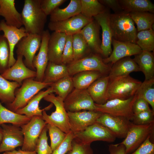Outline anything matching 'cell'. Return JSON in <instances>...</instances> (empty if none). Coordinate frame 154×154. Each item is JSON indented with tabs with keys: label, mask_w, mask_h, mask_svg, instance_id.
<instances>
[{
	"label": "cell",
	"mask_w": 154,
	"mask_h": 154,
	"mask_svg": "<svg viewBox=\"0 0 154 154\" xmlns=\"http://www.w3.org/2000/svg\"><path fill=\"white\" fill-rule=\"evenodd\" d=\"M91 145L83 143L73 139L72 142V149L67 154H94Z\"/></svg>",
	"instance_id": "cell-45"
},
{
	"label": "cell",
	"mask_w": 154,
	"mask_h": 154,
	"mask_svg": "<svg viewBox=\"0 0 154 154\" xmlns=\"http://www.w3.org/2000/svg\"><path fill=\"white\" fill-rule=\"evenodd\" d=\"M81 12L88 18L94 17L103 12L106 7L97 0H80Z\"/></svg>",
	"instance_id": "cell-39"
},
{
	"label": "cell",
	"mask_w": 154,
	"mask_h": 154,
	"mask_svg": "<svg viewBox=\"0 0 154 154\" xmlns=\"http://www.w3.org/2000/svg\"><path fill=\"white\" fill-rule=\"evenodd\" d=\"M46 124L42 116H35L32 117L27 123L21 126L24 137L21 149L35 151L38 139Z\"/></svg>",
	"instance_id": "cell-10"
},
{
	"label": "cell",
	"mask_w": 154,
	"mask_h": 154,
	"mask_svg": "<svg viewBox=\"0 0 154 154\" xmlns=\"http://www.w3.org/2000/svg\"><path fill=\"white\" fill-rule=\"evenodd\" d=\"M49 86L52 88L58 96L64 101L74 87L72 77L69 75L66 76L51 84Z\"/></svg>",
	"instance_id": "cell-37"
},
{
	"label": "cell",
	"mask_w": 154,
	"mask_h": 154,
	"mask_svg": "<svg viewBox=\"0 0 154 154\" xmlns=\"http://www.w3.org/2000/svg\"><path fill=\"white\" fill-rule=\"evenodd\" d=\"M50 84L36 81L33 78L23 81L19 88L15 92V99L11 103L6 104V108L14 112L25 107L29 100Z\"/></svg>",
	"instance_id": "cell-4"
},
{
	"label": "cell",
	"mask_w": 154,
	"mask_h": 154,
	"mask_svg": "<svg viewBox=\"0 0 154 154\" xmlns=\"http://www.w3.org/2000/svg\"></svg>",
	"instance_id": "cell-55"
},
{
	"label": "cell",
	"mask_w": 154,
	"mask_h": 154,
	"mask_svg": "<svg viewBox=\"0 0 154 154\" xmlns=\"http://www.w3.org/2000/svg\"><path fill=\"white\" fill-rule=\"evenodd\" d=\"M133 59L138 65L140 71L144 74L145 80L154 78V57L152 52L142 51L135 55Z\"/></svg>",
	"instance_id": "cell-29"
},
{
	"label": "cell",
	"mask_w": 154,
	"mask_h": 154,
	"mask_svg": "<svg viewBox=\"0 0 154 154\" xmlns=\"http://www.w3.org/2000/svg\"><path fill=\"white\" fill-rule=\"evenodd\" d=\"M0 16L8 25L18 28L23 25L21 13L16 9L14 0H0Z\"/></svg>",
	"instance_id": "cell-25"
},
{
	"label": "cell",
	"mask_w": 154,
	"mask_h": 154,
	"mask_svg": "<svg viewBox=\"0 0 154 154\" xmlns=\"http://www.w3.org/2000/svg\"><path fill=\"white\" fill-rule=\"evenodd\" d=\"M154 122L145 125H136L130 122L127 135L119 144L123 145L126 154H130L137 149L150 136L154 134Z\"/></svg>",
	"instance_id": "cell-7"
},
{
	"label": "cell",
	"mask_w": 154,
	"mask_h": 154,
	"mask_svg": "<svg viewBox=\"0 0 154 154\" xmlns=\"http://www.w3.org/2000/svg\"><path fill=\"white\" fill-rule=\"evenodd\" d=\"M0 30L4 33V36L7 39L10 49L9 68L15 63L16 60L14 57L15 47L19 41L29 34L26 32L24 27L18 28L7 25L4 20L0 22Z\"/></svg>",
	"instance_id": "cell-21"
},
{
	"label": "cell",
	"mask_w": 154,
	"mask_h": 154,
	"mask_svg": "<svg viewBox=\"0 0 154 154\" xmlns=\"http://www.w3.org/2000/svg\"><path fill=\"white\" fill-rule=\"evenodd\" d=\"M93 19V18H88L80 13L65 20L50 21L48 27L50 30L53 32L72 36L80 32L84 27Z\"/></svg>",
	"instance_id": "cell-13"
},
{
	"label": "cell",
	"mask_w": 154,
	"mask_h": 154,
	"mask_svg": "<svg viewBox=\"0 0 154 154\" xmlns=\"http://www.w3.org/2000/svg\"><path fill=\"white\" fill-rule=\"evenodd\" d=\"M129 15L137 27V32L153 28L154 14L149 12H137L129 13Z\"/></svg>",
	"instance_id": "cell-35"
},
{
	"label": "cell",
	"mask_w": 154,
	"mask_h": 154,
	"mask_svg": "<svg viewBox=\"0 0 154 154\" xmlns=\"http://www.w3.org/2000/svg\"><path fill=\"white\" fill-rule=\"evenodd\" d=\"M137 44L142 51L151 52L154 49V31L153 29L139 32L137 35Z\"/></svg>",
	"instance_id": "cell-40"
},
{
	"label": "cell",
	"mask_w": 154,
	"mask_h": 154,
	"mask_svg": "<svg viewBox=\"0 0 154 154\" xmlns=\"http://www.w3.org/2000/svg\"><path fill=\"white\" fill-rule=\"evenodd\" d=\"M99 1L107 8L111 9L115 13L124 11L118 0H100Z\"/></svg>",
	"instance_id": "cell-51"
},
{
	"label": "cell",
	"mask_w": 154,
	"mask_h": 154,
	"mask_svg": "<svg viewBox=\"0 0 154 154\" xmlns=\"http://www.w3.org/2000/svg\"><path fill=\"white\" fill-rule=\"evenodd\" d=\"M72 46L73 60L86 56L87 53H91L92 50L80 32L72 35Z\"/></svg>",
	"instance_id": "cell-36"
},
{
	"label": "cell",
	"mask_w": 154,
	"mask_h": 154,
	"mask_svg": "<svg viewBox=\"0 0 154 154\" xmlns=\"http://www.w3.org/2000/svg\"><path fill=\"white\" fill-rule=\"evenodd\" d=\"M141 83L129 75L110 79L107 91L108 100L129 98L135 94Z\"/></svg>",
	"instance_id": "cell-3"
},
{
	"label": "cell",
	"mask_w": 154,
	"mask_h": 154,
	"mask_svg": "<svg viewBox=\"0 0 154 154\" xmlns=\"http://www.w3.org/2000/svg\"><path fill=\"white\" fill-rule=\"evenodd\" d=\"M68 75H69L66 65L56 64L48 62L42 82L50 84Z\"/></svg>",
	"instance_id": "cell-30"
},
{
	"label": "cell",
	"mask_w": 154,
	"mask_h": 154,
	"mask_svg": "<svg viewBox=\"0 0 154 154\" xmlns=\"http://www.w3.org/2000/svg\"><path fill=\"white\" fill-rule=\"evenodd\" d=\"M50 34L48 30H44L42 35L41 45L38 54L33 59V64L36 70L37 76L35 80L42 82L44 72L48 63V43Z\"/></svg>",
	"instance_id": "cell-19"
},
{
	"label": "cell",
	"mask_w": 154,
	"mask_h": 154,
	"mask_svg": "<svg viewBox=\"0 0 154 154\" xmlns=\"http://www.w3.org/2000/svg\"><path fill=\"white\" fill-rule=\"evenodd\" d=\"M103 74L96 71H86L79 72L72 77L74 87L79 89H87Z\"/></svg>",
	"instance_id": "cell-33"
},
{
	"label": "cell",
	"mask_w": 154,
	"mask_h": 154,
	"mask_svg": "<svg viewBox=\"0 0 154 154\" xmlns=\"http://www.w3.org/2000/svg\"><path fill=\"white\" fill-rule=\"evenodd\" d=\"M123 11L128 13L137 12H154V5L149 0H118Z\"/></svg>",
	"instance_id": "cell-32"
},
{
	"label": "cell",
	"mask_w": 154,
	"mask_h": 154,
	"mask_svg": "<svg viewBox=\"0 0 154 154\" xmlns=\"http://www.w3.org/2000/svg\"><path fill=\"white\" fill-rule=\"evenodd\" d=\"M112 45L113 46V50L111 54L108 57L103 58L104 63L111 65L122 58L138 54L142 51L136 44L120 42L113 38Z\"/></svg>",
	"instance_id": "cell-17"
},
{
	"label": "cell",
	"mask_w": 154,
	"mask_h": 154,
	"mask_svg": "<svg viewBox=\"0 0 154 154\" xmlns=\"http://www.w3.org/2000/svg\"><path fill=\"white\" fill-rule=\"evenodd\" d=\"M46 125L43 129L36 143L35 151L37 154H52L53 151L48 143Z\"/></svg>",
	"instance_id": "cell-43"
},
{
	"label": "cell",
	"mask_w": 154,
	"mask_h": 154,
	"mask_svg": "<svg viewBox=\"0 0 154 154\" xmlns=\"http://www.w3.org/2000/svg\"><path fill=\"white\" fill-rule=\"evenodd\" d=\"M31 118L11 111L3 106L0 101V126L9 123L20 127L27 123Z\"/></svg>",
	"instance_id": "cell-31"
},
{
	"label": "cell",
	"mask_w": 154,
	"mask_h": 154,
	"mask_svg": "<svg viewBox=\"0 0 154 154\" xmlns=\"http://www.w3.org/2000/svg\"><path fill=\"white\" fill-rule=\"evenodd\" d=\"M70 131L74 134L85 130L96 123L102 113L94 111L67 112Z\"/></svg>",
	"instance_id": "cell-15"
},
{
	"label": "cell",
	"mask_w": 154,
	"mask_h": 154,
	"mask_svg": "<svg viewBox=\"0 0 154 154\" xmlns=\"http://www.w3.org/2000/svg\"><path fill=\"white\" fill-rule=\"evenodd\" d=\"M154 112L152 110L133 114V123L136 125H145L154 122Z\"/></svg>",
	"instance_id": "cell-44"
},
{
	"label": "cell",
	"mask_w": 154,
	"mask_h": 154,
	"mask_svg": "<svg viewBox=\"0 0 154 154\" xmlns=\"http://www.w3.org/2000/svg\"><path fill=\"white\" fill-rule=\"evenodd\" d=\"M154 78L142 82L135 95L137 98L145 100L151 106L154 112Z\"/></svg>",
	"instance_id": "cell-38"
},
{
	"label": "cell",
	"mask_w": 154,
	"mask_h": 154,
	"mask_svg": "<svg viewBox=\"0 0 154 154\" xmlns=\"http://www.w3.org/2000/svg\"><path fill=\"white\" fill-rule=\"evenodd\" d=\"M23 57L21 55L17 56L15 63L1 76L7 80L16 82L21 85L23 81L26 79H35L37 76L36 71L31 70L25 65Z\"/></svg>",
	"instance_id": "cell-18"
},
{
	"label": "cell",
	"mask_w": 154,
	"mask_h": 154,
	"mask_svg": "<svg viewBox=\"0 0 154 154\" xmlns=\"http://www.w3.org/2000/svg\"><path fill=\"white\" fill-rule=\"evenodd\" d=\"M3 154H37V153L35 151H25L19 149L17 150L5 152Z\"/></svg>",
	"instance_id": "cell-53"
},
{
	"label": "cell",
	"mask_w": 154,
	"mask_h": 154,
	"mask_svg": "<svg viewBox=\"0 0 154 154\" xmlns=\"http://www.w3.org/2000/svg\"><path fill=\"white\" fill-rule=\"evenodd\" d=\"M74 134V139L86 144L96 141L114 142L116 137L107 127L97 123L89 126L82 131Z\"/></svg>",
	"instance_id": "cell-9"
},
{
	"label": "cell",
	"mask_w": 154,
	"mask_h": 154,
	"mask_svg": "<svg viewBox=\"0 0 154 154\" xmlns=\"http://www.w3.org/2000/svg\"><path fill=\"white\" fill-rule=\"evenodd\" d=\"M72 36L66 35L62 56V63L66 65L73 60Z\"/></svg>",
	"instance_id": "cell-46"
},
{
	"label": "cell",
	"mask_w": 154,
	"mask_h": 154,
	"mask_svg": "<svg viewBox=\"0 0 154 154\" xmlns=\"http://www.w3.org/2000/svg\"><path fill=\"white\" fill-rule=\"evenodd\" d=\"M136 99L135 94L125 100L116 98L109 100L103 104L95 103V111L132 120L133 115V105Z\"/></svg>",
	"instance_id": "cell-8"
},
{
	"label": "cell",
	"mask_w": 154,
	"mask_h": 154,
	"mask_svg": "<svg viewBox=\"0 0 154 154\" xmlns=\"http://www.w3.org/2000/svg\"><path fill=\"white\" fill-rule=\"evenodd\" d=\"M43 99L51 102L55 107V110L50 115L47 114L46 110L42 112V118L46 124L53 125L65 133L70 131L67 112L64 107V100L53 93L50 94Z\"/></svg>",
	"instance_id": "cell-5"
},
{
	"label": "cell",
	"mask_w": 154,
	"mask_h": 154,
	"mask_svg": "<svg viewBox=\"0 0 154 154\" xmlns=\"http://www.w3.org/2000/svg\"><path fill=\"white\" fill-rule=\"evenodd\" d=\"M81 12L80 0H71L65 8H56L50 15V21L65 20L78 15Z\"/></svg>",
	"instance_id": "cell-28"
},
{
	"label": "cell",
	"mask_w": 154,
	"mask_h": 154,
	"mask_svg": "<svg viewBox=\"0 0 154 154\" xmlns=\"http://www.w3.org/2000/svg\"><path fill=\"white\" fill-rule=\"evenodd\" d=\"M66 0H40V7L47 16L50 15L56 8L66 1Z\"/></svg>",
	"instance_id": "cell-48"
},
{
	"label": "cell",
	"mask_w": 154,
	"mask_h": 154,
	"mask_svg": "<svg viewBox=\"0 0 154 154\" xmlns=\"http://www.w3.org/2000/svg\"><path fill=\"white\" fill-rule=\"evenodd\" d=\"M53 93H54V92L50 87L45 91H40L29 100L25 107L18 110L15 112L30 117L35 116H42V112L50 109L53 104L51 103L44 108L41 109L39 107V103L46 96Z\"/></svg>",
	"instance_id": "cell-24"
},
{
	"label": "cell",
	"mask_w": 154,
	"mask_h": 154,
	"mask_svg": "<svg viewBox=\"0 0 154 154\" xmlns=\"http://www.w3.org/2000/svg\"><path fill=\"white\" fill-rule=\"evenodd\" d=\"M64 103L67 112L95 110V103L87 89L74 88L64 100Z\"/></svg>",
	"instance_id": "cell-11"
},
{
	"label": "cell",
	"mask_w": 154,
	"mask_h": 154,
	"mask_svg": "<svg viewBox=\"0 0 154 154\" xmlns=\"http://www.w3.org/2000/svg\"><path fill=\"white\" fill-rule=\"evenodd\" d=\"M110 80L108 75L101 77L93 82L87 89L95 103L103 104L108 100L107 91Z\"/></svg>",
	"instance_id": "cell-26"
},
{
	"label": "cell",
	"mask_w": 154,
	"mask_h": 154,
	"mask_svg": "<svg viewBox=\"0 0 154 154\" xmlns=\"http://www.w3.org/2000/svg\"><path fill=\"white\" fill-rule=\"evenodd\" d=\"M40 0H25L21 13L23 25L28 34L42 35L47 16L40 7Z\"/></svg>",
	"instance_id": "cell-1"
},
{
	"label": "cell",
	"mask_w": 154,
	"mask_h": 154,
	"mask_svg": "<svg viewBox=\"0 0 154 154\" xmlns=\"http://www.w3.org/2000/svg\"><path fill=\"white\" fill-rule=\"evenodd\" d=\"M150 110L149 104L145 100L141 98H137L133 107V114Z\"/></svg>",
	"instance_id": "cell-50"
},
{
	"label": "cell",
	"mask_w": 154,
	"mask_h": 154,
	"mask_svg": "<svg viewBox=\"0 0 154 154\" xmlns=\"http://www.w3.org/2000/svg\"><path fill=\"white\" fill-rule=\"evenodd\" d=\"M2 138V129L0 126V142H1Z\"/></svg>",
	"instance_id": "cell-54"
},
{
	"label": "cell",
	"mask_w": 154,
	"mask_h": 154,
	"mask_svg": "<svg viewBox=\"0 0 154 154\" xmlns=\"http://www.w3.org/2000/svg\"><path fill=\"white\" fill-rule=\"evenodd\" d=\"M108 151L109 154H126L124 146L119 143L109 145Z\"/></svg>",
	"instance_id": "cell-52"
},
{
	"label": "cell",
	"mask_w": 154,
	"mask_h": 154,
	"mask_svg": "<svg viewBox=\"0 0 154 154\" xmlns=\"http://www.w3.org/2000/svg\"><path fill=\"white\" fill-rule=\"evenodd\" d=\"M151 137L148 136L135 151L130 154H154V143Z\"/></svg>",
	"instance_id": "cell-49"
},
{
	"label": "cell",
	"mask_w": 154,
	"mask_h": 154,
	"mask_svg": "<svg viewBox=\"0 0 154 154\" xmlns=\"http://www.w3.org/2000/svg\"><path fill=\"white\" fill-rule=\"evenodd\" d=\"M110 14L109 9L106 8L103 12L93 17L102 29L101 48L102 56H103L104 58L109 57L112 51V42L113 37L110 21Z\"/></svg>",
	"instance_id": "cell-16"
},
{
	"label": "cell",
	"mask_w": 154,
	"mask_h": 154,
	"mask_svg": "<svg viewBox=\"0 0 154 154\" xmlns=\"http://www.w3.org/2000/svg\"><path fill=\"white\" fill-rule=\"evenodd\" d=\"M2 138L0 142V153L13 151L18 147L22 146L24 137L20 127L3 124L1 126Z\"/></svg>",
	"instance_id": "cell-14"
},
{
	"label": "cell",
	"mask_w": 154,
	"mask_h": 154,
	"mask_svg": "<svg viewBox=\"0 0 154 154\" xmlns=\"http://www.w3.org/2000/svg\"><path fill=\"white\" fill-rule=\"evenodd\" d=\"M96 122L108 128L117 137L125 138L128 132L131 122L124 117L102 113L97 119Z\"/></svg>",
	"instance_id": "cell-20"
},
{
	"label": "cell",
	"mask_w": 154,
	"mask_h": 154,
	"mask_svg": "<svg viewBox=\"0 0 154 154\" xmlns=\"http://www.w3.org/2000/svg\"><path fill=\"white\" fill-rule=\"evenodd\" d=\"M112 65L104 63L101 55L91 53L67 65L69 75L74 76L80 72L96 71L102 74L109 73Z\"/></svg>",
	"instance_id": "cell-6"
},
{
	"label": "cell",
	"mask_w": 154,
	"mask_h": 154,
	"mask_svg": "<svg viewBox=\"0 0 154 154\" xmlns=\"http://www.w3.org/2000/svg\"><path fill=\"white\" fill-rule=\"evenodd\" d=\"M21 85L14 81H10L0 74V101L6 104L14 100L15 92Z\"/></svg>",
	"instance_id": "cell-34"
},
{
	"label": "cell",
	"mask_w": 154,
	"mask_h": 154,
	"mask_svg": "<svg viewBox=\"0 0 154 154\" xmlns=\"http://www.w3.org/2000/svg\"><path fill=\"white\" fill-rule=\"evenodd\" d=\"M140 71L139 68L133 59L130 57L122 58L111 66L108 75L110 79L129 75L133 72Z\"/></svg>",
	"instance_id": "cell-27"
},
{
	"label": "cell",
	"mask_w": 154,
	"mask_h": 154,
	"mask_svg": "<svg viewBox=\"0 0 154 154\" xmlns=\"http://www.w3.org/2000/svg\"><path fill=\"white\" fill-rule=\"evenodd\" d=\"M42 35L29 34L23 37L16 46L17 56L21 55L25 58L23 61L25 65L33 70L35 69L33 64V60L35 54L40 48Z\"/></svg>",
	"instance_id": "cell-12"
},
{
	"label": "cell",
	"mask_w": 154,
	"mask_h": 154,
	"mask_svg": "<svg viewBox=\"0 0 154 154\" xmlns=\"http://www.w3.org/2000/svg\"><path fill=\"white\" fill-rule=\"evenodd\" d=\"M74 138V134L70 131L60 145L53 151L52 154H66L72 149V142Z\"/></svg>",
	"instance_id": "cell-47"
},
{
	"label": "cell",
	"mask_w": 154,
	"mask_h": 154,
	"mask_svg": "<svg viewBox=\"0 0 154 154\" xmlns=\"http://www.w3.org/2000/svg\"><path fill=\"white\" fill-rule=\"evenodd\" d=\"M110 19L113 38L136 44L137 31L129 13H110Z\"/></svg>",
	"instance_id": "cell-2"
},
{
	"label": "cell",
	"mask_w": 154,
	"mask_h": 154,
	"mask_svg": "<svg viewBox=\"0 0 154 154\" xmlns=\"http://www.w3.org/2000/svg\"><path fill=\"white\" fill-rule=\"evenodd\" d=\"M101 27L94 19L81 30V34L89 47L94 53L102 55L101 40L100 37Z\"/></svg>",
	"instance_id": "cell-23"
},
{
	"label": "cell",
	"mask_w": 154,
	"mask_h": 154,
	"mask_svg": "<svg viewBox=\"0 0 154 154\" xmlns=\"http://www.w3.org/2000/svg\"><path fill=\"white\" fill-rule=\"evenodd\" d=\"M66 35L63 33L53 32L50 35L48 43L49 62L56 64L62 63V56L65 44Z\"/></svg>",
	"instance_id": "cell-22"
},
{
	"label": "cell",
	"mask_w": 154,
	"mask_h": 154,
	"mask_svg": "<svg viewBox=\"0 0 154 154\" xmlns=\"http://www.w3.org/2000/svg\"><path fill=\"white\" fill-rule=\"evenodd\" d=\"M10 49L7 40L3 35H0V74L9 68Z\"/></svg>",
	"instance_id": "cell-41"
},
{
	"label": "cell",
	"mask_w": 154,
	"mask_h": 154,
	"mask_svg": "<svg viewBox=\"0 0 154 154\" xmlns=\"http://www.w3.org/2000/svg\"><path fill=\"white\" fill-rule=\"evenodd\" d=\"M46 127L50 138V146L53 151L62 143L66 134L53 125L47 124Z\"/></svg>",
	"instance_id": "cell-42"
}]
</instances>
